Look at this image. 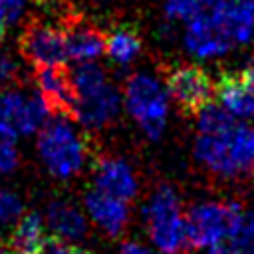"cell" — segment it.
Returning <instances> with one entry per match:
<instances>
[{"label":"cell","mask_w":254,"mask_h":254,"mask_svg":"<svg viewBox=\"0 0 254 254\" xmlns=\"http://www.w3.org/2000/svg\"><path fill=\"white\" fill-rule=\"evenodd\" d=\"M196 159L224 177L246 175L254 169V129L234 119L222 105H206L198 113Z\"/></svg>","instance_id":"6da1fadb"},{"label":"cell","mask_w":254,"mask_h":254,"mask_svg":"<svg viewBox=\"0 0 254 254\" xmlns=\"http://www.w3.org/2000/svg\"><path fill=\"white\" fill-rule=\"evenodd\" d=\"M38 151L48 171L58 179L73 177L85 161V145L64 117L52 119L40 129Z\"/></svg>","instance_id":"7a4b0ae2"},{"label":"cell","mask_w":254,"mask_h":254,"mask_svg":"<svg viewBox=\"0 0 254 254\" xmlns=\"http://www.w3.org/2000/svg\"><path fill=\"white\" fill-rule=\"evenodd\" d=\"M187 22V48L194 56H220L234 46L224 24V0H196Z\"/></svg>","instance_id":"3957f363"},{"label":"cell","mask_w":254,"mask_h":254,"mask_svg":"<svg viewBox=\"0 0 254 254\" xmlns=\"http://www.w3.org/2000/svg\"><path fill=\"white\" fill-rule=\"evenodd\" d=\"M147 228L151 240L165 254H175L189 248L185 216H181V206L175 190L171 187H161L145 208Z\"/></svg>","instance_id":"277c9868"},{"label":"cell","mask_w":254,"mask_h":254,"mask_svg":"<svg viewBox=\"0 0 254 254\" xmlns=\"http://www.w3.org/2000/svg\"><path fill=\"white\" fill-rule=\"evenodd\" d=\"M125 103L143 131L157 139L167 125V95L159 81L145 73H135L125 85Z\"/></svg>","instance_id":"5b68a950"},{"label":"cell","mask_w":254,"mask_h":254,"mask_svg":"<svg viewBox=\"0 0 254 254\" xmlns=\"http://www.w3.org/2000/svg\"><path fill=\"white\" fill-rule=\"evenodd\" d=\"M240 208L236 204L224 202H204L192 206L185 216L187 242L189 248L216 246L228 238L234 216Z\"/></svg>","instance_id":"8992f818"},{"label":"cell","mask_w":254,"mask_h":254,"mask_svg":"<svg viewBox=\"0 0 254 254\" xmlns=\"http://www.w3.org/2000/svg\"><path fill=\"white\" fill-rule=\"evenodd\" d=\"M167 91L187 115H198L216 95L210 75L198 65H179L167 75Z\"/></svg>","instance_id":"52a82bcc"},{"label":"cell","mask_w":254,"mask_h":254,"mask_svg":"<svg viewBox=\"0 0 254 254\" xmlns=\"http://www.w3.org/2000/svg\"><path fill=\"white\" fill-rule=\"evenodd\" d=\"M20 52L36 67L60 65L69 60L65 30H58L42 22H32L26 26L20 38Z\"/></svg>","instance_id":"ba28073f"},{"label":"cell","mask_w":254,"mask_h":254,"mask_svg":"<svg viewBox=\"0 0 254 254\" xmlns=\"http://www.w3.org/2000/svg\"><path fill=\"white\" fill-rule=\"evenodd\" d=\"M50 107L42 95H26L20 91L0 93V125L16 131V135H32L48 123Z\"/></svg>","instance_id":"9c48e42d"},{"label":"cell","mask_w":254,"mask_h":254,"mask_svg":"<svg viewBox=\"0 0 254 254\" xmlns=\"http://www.w3.org/2000/svg\"><path fill=\"white\" fill-rule=\"evenodd\" d=\"M36 79L40 95L50 111L62 117H73L77 93L71 83V71L64 69L62 65H42L36 67Z\"/></svg>","instance_id":"30bf717a"},{"label":"cell","mask_w":254,"mask_h":254,"mask_svg":"<svg viewBox=\"0 0 254 254\" xmlns=\"http://www.w3.org/2000/svg\"><path fill=\"white\" fill-rule=\"evenodd\" d=\"M119 111V93L113 85H103L99 91L77 97L73 107V119L87 129H99L107 125Z\"/></svg>","instance_id":"8fae6325"},{"label":"cell","mask_w":254,"mask_h":254,"mask_svg":"<svg viewBox=\"0 0 254 254\" xmlns=\"http://www.w3.org/2000/svg\"><path fill=\"white\" fill-rule=\"evenodd\" d=\"M85 208L91 220L103 228L109 236H117L123 232L129 220V208L127 202L121 198H115L99 189H93L85 194Z\"/></svg>","instance_id":"7c38bea8"},{"label":"cell","mask_w":254,"mask_h":254,"mask_svg":"<svg viewBox=\"0 0 254 254\" xmlns=\"http://www.w3.org/2000/svg\"><path fill=\"white\" fill-rule=\"evenodd\" d=\"M95 189L127 202L137 192V181L125 161L105 157L95 165Z\"/></svg>","instance_id":"4fadbf2b"},{"label":"cell","mask_w":254,"mask_h":254,"mask_svg":"<svg viewBox=\"0 0 254 254\" xmlns=\"http://www.w3.org/2000/svg\"><path fill=\"white\" fill-rule=\"evenodd\" d=\"M222 107L234 117H254V93L238 73H222L216 83Z\"/></svg>","instance_id":"5bb4252c"},{"label":"cell","mask_w":254,"mask_h":254,"mask_svg":"<svg viewBox=\"0 0 254 254\" xmlns=\"http://www.w3.org/2000/svg\"><path fill=\"white\" fill-rule=\"evenodd\" d=\"M54 236L62 240H79L87 234V220L77 206L67 200H52L46 214Z\"/></svg>","instance_id":"9a60e30c"},{"label":"cell","mask_w":254,"mask_h":254,"mask_svg":"<svg viewBox=\"0 0 254 254\" xmlns=\"http://www.w3.org/2000/svg\"><path fill=\"white\" fill-rule=\"evenodd\" d=\"M65 40H67V56L73 62H91L99 54L105 52L107 38L89 24H71L65 28Z\"/></svg>","instance_id":"2e32d148"},{"label":"cell","mask_w":254,"mask_h":254,"mask_svg":"<svg viewBox=\"0 0 254 254\" xmlns=\"http://www.w3.org/2000/svg\"><path fill=\"white\" fill-rule=\"evenodd\" d=\"M224 24L232 44H244L254 32V0H224Z\"/></svg>","instance_id":"e0dca14e"},{"label":"cell","mask_w":254,"mask_h":254,"mask_svg":"<svg viewBox=\"0 0 254 254\" xmlns=\"http://www.w3.org/2000/svg\"><path fill=\"white\" fill-rule=\"evenodd\" d=\"M44 238V218L38 212H26L14 226L10 248L14 254H34Z\"/></svg>","instance_id":"ac0fdd59"},{"label":"cell","mask_w":254,"mask_h":254,"mask_svg":"<svg viewBox=\"0 0 254 254\" xmlns=\"http://www.w3.org/2000/svg\"><path fill=\"white\" fill-rule=\"evenodd\" d=\"M105 50L115 64L125 65L137 58V54L141 50V40L133 30L121 28V30H115L111 36H107Z\"/></svg>","instance_id":"d6986e66"},{"label":"cell","mask_w":254,"mask_h":254,"mask_svg":"<svg viewBox=\"0 0 254 254\" xmlns=\"http://www.w3.org/2000/svg\"><path fill=\"white\" fill-rule=\"evenodd\" d=\"M228 246L236 254H254V210H238L228 232Z\"/></svg>","instance_id":"ffe728a7"},{"label":"cell","mask_w":254,"mask_h":254,"mask_svg":"<svg viewBox=\"0 0 254 254\" xmlns=\"http://www.w3.org/2000/svg\"><path fill=\"white\" fill-rule=\"evenodd\" d=\"M71 83H73L77 97H83V95L95 93L103 85H107V77H105V71L97 64L83 62L71 71Z\"/></svg>","instance_id":"44dd1931"},{"label":"cell","mask_w":254,"mask_h":254,"mask_svg":"<svg viewBox=\"0 0 254 254\" xmlns=\"http://www.w3.org/2000/svg\"><path fill=\"white\" fill-rule=\"evenodd\" d=\"M16 131L0 125V173H12L18 165V147Z\"/></svg>","instance_id":"7402d4cb"},{"label":"cell","mask_w":254,"mask_h":254,"mask_svg":"<svg viewBox=\"0 0 254 254\" xmlns=\"http://www.w3.org/2000/svg\"><path fill=\"white\" fill-rule=\"evenodd\" d=\"M22 212H24L22 200L14 192L0 189V226H8L12 222H18L22 218Z\"/></svg>","instance_id":"603a6c76"},{"label":"cell","mask_w":254,"mask_h":254,"mask_svg":"<svg viewBox=\"0 0 254 254\" xmlns=\"http://www.w3.org/2000/svg\"><path fill=\"white\" fill-rule=\"evenodd\" d=\"M34 254H73V248L67 246L62 238L58 236H46L44 242L36 248Z\"/></svg>","instance_id":"cb8c5ba5"},{"label":"cell","mask_w":254,"mask_h":254,"mask_svg":"<svg viewBox=\"0 0 254 254\" xmlns=\"http://www.w3.org/2000/svg\"><path fill=\"white\" fill-rule=\"evenodd\" d=\"M194 4H196V0H167L165 12L169 18H189Z\"/></svg>","instance_id":"d4e9b609"},{"label":"cell","mask_w":254,"mask_h":254,"mask_svg":"<svg viewBox=\"0 0 254 254\" xmlns=\"http://www.w3.org/2000/svg\"><path fill=\"white\" fill-rule=\"evenodd\" d=\"M18 75V64L14 58H10L8 54L0 56V85L10 83L12 79H16Z\"/></svg>","instance_id":"484cf974"},{"label":"cell","mask_w":254,"mask_h":254,"mask_svg":"<svg viewBox=\"0 0 254 254\" xmlns=\"http://www.w3.org/2000/svg\"><path fill=\"white\" fill-rule=\"evenodd\" d=\"M24 2L26 0H0V10L6 18V24H12L20 18V14L24 10Z\"/></svg>","instance_id":"4316f807"},{"label":"cell","mask_w":254,"mask_h":254,"mask_svg":"<svg viewBox=\"0 0 254 254\" xmlns=\"http://www.w3.org/2000/svg\"><path fill=\"white\" fill-rule=\"evenodd\" d=\"M119 254H155V252L149 250V248H145V246L139 244V242H127V244L121 246Z\"/></svg>","instance_id":"83f0119b"},{"label":"cell","mask_w":254,"mask_h":254,"mask_svg":"<svg viewBox=\"0 0 254 254\" xmlns=\"http://www.w3.org/2000/svg\"><path fill=\"white\" fill-rule=\"evenodd\" d=\"M240 75H242V79L246 81V85L252 89V93H254V64H250V65H246L242 71H240Z\"/></svg>","instance_id":"f1b7e54d"},{"label":"cell","mask_w":254,"mask_h":254,"mask_svg":"<svg viewBox=\"0 0 254 254\" xmlns=\"http://www.w3.org/2000/svg\"><path fill=\"white\" fill-rule=\"evenodd\" d=\"M208 254H236L226 242H220V244H216V246H210V252Z\"/></svg>","instance_id":"f546056e"},{"label":"cell","mask_w":254,"mask_h":254,"mask_svg":"<svg viewBox=\"0 0 254 254\" xmlns=\"http://www.w3.org/2000/svg\"><path fill=\"white\" fill-rule=\"evenodd\" d=\"M4 26H6V18H4V14H2V10H0V38L4 36Z\"/></svg>","instance_id":"4dcf8cb0"},{"label":"cell","mask_w":254,"mask_h":254,"mask_svg":"<svg viewBox=\"0 0 254 254\" xmlns=\"http://www.w3.org/2000/svg\"><path fill=\"white\" fill-rule=\"evenodd\" d=\"M0 254H14V250H12V248H8V246H4V244L0 242Z\"/></svg>","instance_id":"1f68e13d"},{"label":"cell","mask_w":254,"mask_h":254,"mask_svg":"<svg viewBox=\"0 0 254 254\" xmlns=\"http://www.w3.org/2000/svg\"><path fill=\"white\" fill-rule=\"evenodd\" d=\"M73 254H89L87 250H81V248H73Z\"/></svg>","instance_id":"d6a6232c"}]
</instances>
